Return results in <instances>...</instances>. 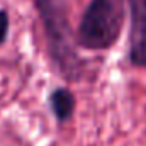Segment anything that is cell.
<instances>
[{
  "label": "cell",
  "instance_id": "4",
  "mask_svg": "<svg viewBox=\"0 0 146 146\" xmlns=\"http://www.w3.org/2000/svg\"><path fill=\"white\" fill-rule=\"evenodd\" d=\"M48 104L58 124L68 122L76 109V97L68 87H56L48 95Z\"/></svg>",
  "mask_w": 146,
  "mask_h": 146
},
{
  "label": "cell",
  "instance_id": "1",
  "mask_svg": "<svg viewBox=\"0 0 146 146\" xmlns=\"http://www.w3.org/2000/svg\"><path fill=\"white\" fill-rule=\"evenodd\" d=\"M42 26L44 41L53 68L68 82L85 75V61L75 44V29L70 22L68 0H31Z\"/></svg>",
  "mask_w": 146,
  "mask_h": 146
},
{
  "label": "cell",
  "instance_id": "3",
  "mask_svg": "<svg viewBox=\"0 0 146 146\" xmlns=\"http://www.w3.org/2000/svg\"><path fill=\"white\" fill-rule=\"evenodd\" d=\"M129 14L127 60L133 68L146 72V0H126Z\"/></svg>",
  "mask_w": 146,
  "mask_h": 146
},
{
  "label": "cell",
  "instance_id": "5",
  "mask_svg": "<svg viewBox=\"0 0 146 146\" xmlns=\"http://www.w3.org/2000/svg\"><path fill=\"white\" fill-rule=\"evenodd\" d=\"M10 31V15L5 9H0V46L7 41Z\"/></svg>",
  "mask_w": 146,
  "mask_h": 146
},
{
  "label": "cell",
  "instance_id": "2",
  "mask_svg": "<svg viewBox=\"0 0 146 146\" xmlns=\"http://www.w3.org/2000/svg\"><path fill=\"white\" fill-rule=\"evenodd\" d=\"M126 0H90L75 29V44L83 51H109L122 34Z\"/></svg>",
  "mask_w": 146,
  "mask_h": 146
}]
</instances>
